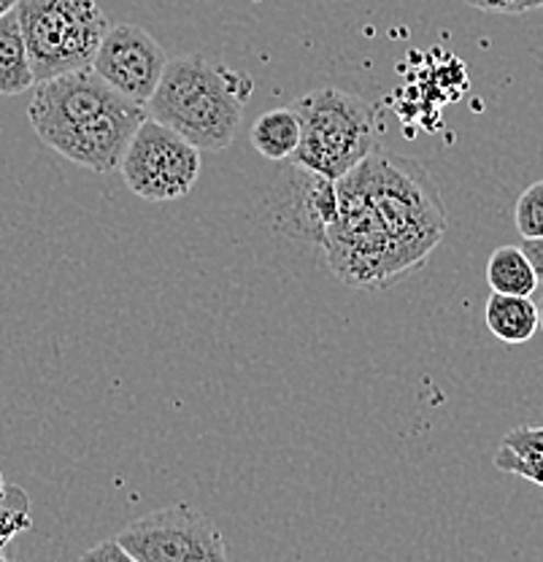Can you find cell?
<instances>
[{"mask_svg":"<svg viewBox=\"0 0 543 562\" xmlns=\"http://www.w3.org/2000/svg\"><path fill=\"white\" fill-rule=\"evenodd\" d=\"M446 227V206L428 168L376 146L336 181V216L323 251L332 277L347 286L387 290L425 268Z\"/></svg>","mask_w":543,"mask_h":562,"instance_id":"cell-1","label":"cell"},{"mask_svg":"<svg viewBox=\"0 0 543 562\" xmlns=\"http://www.w3.org/2000/svg\"><path fill=\"white\" fill-rule=\"evenodd\" d=\"M27 120L36 136L66 160L87 171L114 173L146 120V109L90 66L38 81Z\"/></svg>","mask_w":543,"mask_h":562,"instance_id":"cell-2","label":"cell"},{"mask_svg":"<svg viewBox=\"0 0 543 562\" xmlns=\"http://www.w3.org/2000/svg\"><path fill=\"white\" fill-rule=\"evenodd\" d=\"M249 95V76L212 66L201 55H186L168 60L146 111L201 151H225L241 127V109Z\"/></svg>","mask_w":543,"mask_h":562,"instance_id":"cell-3","label":"cell"},{"mask_svg":"<svg viewBox=\"0 0 543 562\" xmlns=\"http://www.w3.org/2000/svg\"><path fill=\"white\" fill-rule=\"evenodd\" d=\"M301 144L290 162L338 181L376 149V111L360 95L323 87L292 103Z\"/></svg>","mask_w":543,"mask_h":562,"instance_id":"cell-4","label":"cell"},{"mask_svg":"<svg viewBox=\"0 0 543 562\" xmlns=\"http://www.w3.org/2000/svg\"><path fill=\"white\" fill-rule=\"evenodd\" d=\"M16 14L38 81L90 68L111 27L95 0H20Z\"/></svg>","mask_w":543,"mask_h":562,"instance_id":"cell-5","label":"cell"},{"mask_svg":"<svg viewBox=\"0 0 543 562\" xmlns=\"http://www.w3.org/2000/svg\"><path fill=\"white\" fill-rule=\"evenodd\" d=\"M120 173L142 201H179L190 195L201 176V149L173 127L146 116L127 144Z\"/></svg>","mask_w":543,"mask_h":562,"instance_id":"cell-6","label":"cell"},{"mask_svg":"<svg viewBox=\"0 0 543 562\" xmlns=\"http://www.w3.org/2000/svg\"><path fill=\"white\" fill-rule=\"evenodd\" d=\"M133 562H222L227 560L219 527L186 503L136 519L116 536Z\"/></svg>","mask_w":543,"mask_h":562,"instance_id":"cell-7","label":"cell"},{"mask_svg":"<svg viewBox=\"0 0 543 562\" xmlns=\"http://www.w3.org/2000/svg\"><path fill=\"white\" fill-rule=\"evenodd\" d=\"M92 68L109 81L122 95L144 105L151 101L160 87L162 74L168 68V57L162 46L133 22L111 25L101 49H98Z\"/></svg>","mask_w":543,"mask_h":562,"instance_id":"cell-8","label":"cell"},{"mask_svg":"<svg viewBox=\"0 0 543 562\" xmlns=\"http://www.w3.org/2000/svg\"><path fill=\"white\" fill-rule=\"evenodd\" d=\"M268 201L279 231L323 246L327 225L336 216V181L290 162V168L279 171Z\"/></svg>","mask_w":543,"mask_h":562,"instance_id":"cell-9","label":"cell"},{"mask_svg":"<svg viewBox=\"0 0 543 562\" xmlns=\"http://www.w3.org/2000/svg\"><path fill=\"white\" fill-rule=\"evenodd\" d=\"M484 322L498 341L508 344V347H519V344H528L541 327L539 303L530 301V295L493 292L487 306H484Z\"/></svg>","mask_w":543,"mask_h":562,"instance_id":"cell-10","label":"cell"},{"mask_svg":"<svg viewBox=\"0 0 543 562\" xmlns=\"http://www.w3.org/2000/svg\"><path fill=\"white\" fill-rule=\"evenodd\" d=\"M36 85V70H33L20 14L14 9L0 20V95H22Z\"/></svg>","mask_w":543,"mask_h":562,"instance_id":"cell-11","label":"cell"},{"mask_svg":"<svg viewBox=\"0 0 543 562\" xmlns=\"http://www.w3.org/2000/svg\"><path fill=\"white\" fill-rule=\"evenodd\" d=\"M495 468L543 487V425H519L508 430L495 452Z\"/></svg>","mask_w":543,"mask_h":562,"instance_id":"cell-12","label":"cell"},{"mask_svg":"<svg viewBox=\"0 0 543 562\" xmlns=\"http://www.w3.org/2000/svg\"><path fill=\"white\" fill-rule=\"evenodd\" d=\"M249 138H252V146L265 160H292V155L297 151V144H301V120H297V111L292 105L265 111V114H260L254 120Z\"/></svg>","mask_w":543,"mask_h":562,"instance_id":"cell-13","label":"cell"},{"mask_svg":"<svg viewBox=\"0 0 543 562\" xmlns=\"http://www.w3.org/2000/svg\"><path fill=\"white\" fill-rule=\"evenodd\" d=\"M487 284L506 295H533L541 281L522 246H498L487 260Z\"/></svg>","mask_w":543,"mask_h":562,"instance_id":"cell-14","label":"cell"},{"mask_svg":"<svg viewBox=\"0 0 543 562\" xmlns=\"http://www.w3.org/2000/svg\"><path fill=\"white\" fill-rule=\"evenodd\" d=\"M31 497H27L25 490L9 484L5 495L0 497V552L20 532L31 530Z\"/></svg>","mask_w":543,"mask_h":562,"instance_id":"cell-15","label":"cell"},{"mask_svg":"<svg viewBox=\"0 0 543 562\" xmlns=\"http://www.w3.org/2000/svg\"><path fill=\"white\" fill-rule=\"evenodd\" d=\"M513 222H517V231L522 238H543V179L530 184L519 195Z\"/></svg>","mask_w":543,"mask_h":562,"instance_id":"cell-16","label":"cell"},{"mask_svg":"<svg viewBox=\"0 0 543 562\" xmlns=\"http://www.w3.org/2000/svg\"><path fill=\"white\" fill-rule=\"evenodd\" d=\"M81 560H95V562H133L131 552H127L125 547H122L120 538H109V541L98 543V547L87 549L84 554H81Z\"/></svg>","mask_w":543,"mask_h":562,"instance_id":"cell-17","label":"cell"},{"mask_svg":"<svg viewBox=\"0 0 543 562\" xmlns=\"http://www.w3.org/2000/svg\"><path fill=\"white\" fill-rule=\"evenodd\" d=\"M465 3L487 14H524V0H465Z\"/></svg>","mask_w":543,"mask_h":562,"instance_id":"cell-18","label":"cell"},{"mask_svg":"<svg viewBox=\"0 0 543 562\" xmlns=\"http://www.w3.org/2000/svg\"><path fill=\"white\" fill-rule=\"evenodd\" d=\"M522 249L528 251L530 262H533L535 273H539V281L543 284V238H524Z\"/></svg>","mask_w":543,"mask_h":562,"instance_id":"cell-19","label":"cell"},{"mask_svg":"<svg viewBox=\"0 0 543 562\" xmlns=\"http://www.w3.org/2000/svg\"><path fill=\"white\" fill-rule=\"evenodd\" d=\"M16 5H20V0H0V20H3L5 14H11Z\"/></svg>","mask_w":543,"mask_h":562,"instance_id":"cell-20","label":"cell"},{"mask_svg":"<svg viewBox=\"0 0 543 562\" xmlns=\"http://www.w3.org/2000/svg\"><path fill=\"white\" fill-rule=\"evenodd\" d=\"M533 9H543V0H524V11H533Z\"/></svg>","mask_w":543,"mask_h":562,"instance_id":"cell-21","label":"cell"},{"mask_svg":"<svg viewBox=\"0 0 543 562\" xmlns=\"http://www.w3.org/2000/svg\"><path fill=\"white\" fill-rule=\"evenodd\" d=\"M5 487H9V484H5L3 473H0V497H3V495H5Z\"/></svg>","mask_w":543,"mask_h":562,"instance_id":"cell-22","label":"cell"},{"mask_svg":"<svg viewBox=\"0 0 543 562\" xmlns=\"http://www.w3.org/2000/svg\"><path fill=\"white\" fill-rule=\"evenodd\" d=\"M539 314H541V330H543V297L539 301Z\"/></svg>","mask_w":543,"mask_h":562,"instance_id":"cell-23","label":"cell"}]
</instances>
